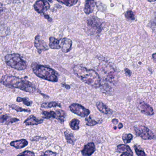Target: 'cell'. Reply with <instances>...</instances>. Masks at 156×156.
I'll list each match as a JSON object with an SVG mask.
<instances>
[{
	"instance_id": "1",
	"label": "cell",
	"mask_w": 156,
	"mask_h": 156,
	"mask_svg": "<svg viewBox=\"0 0 156 156\" xmlns=\"http://www.w3.org/2000/svg\"><path fill=\"white\" fill-rule=\"evenodd\" d=\"M0 83L9 88H18L24 92L33 93L36 90L35 86L29 81L12 75L3 76Z\"/></svg>"
},
{
	"instance_id": "2",
	"label": "cell",
	"mask_w": 156,
	"mask_h": 156,
	"mask_svg": "<svg viewBox=\"0 0 156 156\" xmlns=\"http://www.w3.org/2000/svg\"><path fill=\"white\" fill-rule=\"evenodd\" d=\"M76 75L84 83L97 88L101 86V79L99 74L93 70L87 69L81 65H76L73 68Z\"/></svg>"
},
{
	"instance_id": "3",
	"label": "cell",
	"mask_w": 156,
	"mask_h": 156,
	"mask_svg": "<svg viewBox=\"0 0 156 156\" xmlns=\"http://www.w3.org/2000/svg\"><path fill=\"white\" fill-rule=\"evenodd\" d=\"M31 67L34 73L40 78L50 82H57L58 81V74L50 67L41 65L36 63H33Z\"/></svg>"
},
{
	"instance_id": "4",
	"label": "cell",
	"mask_w": 156,
	"mask_h": 156,
	"mask_svg": "<svg viewBox=\"0 0 156 156\" xmlns=\"http://www.w3.org/2000/svg\"><path fill=\"white\" fill-rule=\"evenodd\" d=\"M98 73L101 77L108 82L112 83L115 81L117 74L113 66L105 62H102L99 64L98 68Z\"/></svg>"
},
{
	"instance_id": "5",
	"label": "cell",
	"mask_w": 156,
	"mask_h": 156,
	"mask_svg": "<svg viewBox=\"0 0 156 156\" xmlns=\"http://www.w3.org/2000/svg\"><path fill=\"white\" fill-rule=\"evenodd\" d=\"M5 62L9 66L17 70H25L27 68L26 62L19 54H8L5 57Z\"/></svg>"
},
{
	"instance_id": "6",
	"label": "cell",
	"mask_w": 156,
	"mask_h": 156,
	"mask_svg": "<svg viewBox=\"0 0 156 156\" xmlns=\"http://www.w3.org/2000/svg\"><path fill=\"white\" fill-rule=\"evenodd\" d=\"M136 135L144 140L155 139L154 133L147 127L141 125H137L134 127Z\"/></svg>"
},
{
	"instance_id": "7",
	"label": "cell",
	"mask_w": 156,
	"mask_h": 156,
	"mask_svg": "<svg viewBox=\"0 0 156 156\" xmlns=\"http://www.w3.org/2000/svg\"><path fill=\"white\" fill-rule=\"evenodd\" d=\"M70 111L72 113L77 115L81 117H86L89 115L90 113V110L85 108L80 104L74 103L69 106Z\"/></svg>"
},
{
	"instance_id": "8",
	"label": "cell",
	"mask_w": 156,
	"mask_h": 156,
	"mask_svg": "<svg viewBox=\"0 0 156 156\" xmlns=\"http://www.w3.org/2000/svg\"><path fill=\"white\" fill-rule=\"evenodd\" d=\"M34 8V10L39 13H44L50 8V4L47 1H38L36 2Z\"/></svg>"
},
{
	"instance_id": "9",
	"label": "cell",
	"mask_w": 156,
	"mask_h": 156,
	"mask_svg": "<svg viewBox=\"0 0 156 156\" xmlns=\"http://www.w3.org/2000/svg\"><path fill=\"white\" fill-rule=\"evenodd\" d=\"M101 25L100 22L94 18L90 19L87 22V27L88 29H89L88 30L90 31V33H97L98 30L100 31Z\"/></svg>"
},
{
	"instance_id": "10",
	"label": "cell",
	"mask_w": 156,
	"mask_h": 156,
	"mask_svg": "<svg viewBox=\"0 0 156 156\" xmlns=\"http://www.w3.org/2000/svg\"><path fill=\"white\" fill-rule=\"evenodd\" d=\"M137 107L140 112L144 115L151 116L154 114L153 108L145 102H140L138 105Z\"/></svg>"
},
{
	"instance_id": "11",
	"label": "cell",
	"mask_w": 156,
	"mask_h": 156,
	"mask_svg": "<svg viewBox=\"0 0 156 156\" xmlns=\"http://www.w3.org/2000/svg\"><path fill=\"white\" fill-rule=\"evenodd\" d=\"M95 150V146L94 142H90L84 146L81 152L83 156H91Z\"/></svg>"
},
{
	"instance_id": "12",
	"label": "cell",
	"mask_w": 156,
	"mask_h": 156,
	"mask_svg": "<svg viewBox=\"0 0 156 156\" xmlns=\"http://www.w3.org/2000/svg\"><path fill=\"white\" fill-rule=\"evenodd\" d=\"M43 122V119H39L34 115H31L24 121V123L27 126H37Z\"/></svg>"
},
{
	"instance_id": "13",
	"label": "cell",
	"mask_w": 156,
	"mask_h": 156,
	"mask_svg": "<svg viewBox=\"0 0 156 156\" xmlns=\"http://www.w3.org/2000/svg\"><path fill=\"white\" fill-rule=\"evenodd\" d=\"M34 46L37 48L39 52L47 51L48 49L45 43L41 39V37L39 35L35 37Z\"/></svg>"
},
{
	"instance_id": "14",
	"label": "cell",
	"mask_w": 156,
	"mask_h": 156,
	"mask_svg": "<svg viewBox=\"0 0 156 156\" xmlns=\"http://www.w3.org/2000/svg\"><path fill=\"white\" fill-rule=\"evenodd\" d=\"M72 44L73 43L70 39L66 38H63L61 41L60 47L63 52L67 53L72 49Z\"/></svg>"
},
{
	"instance_id": "15",
	"label": "cell",
	"mask_w": 156,
	"mask_h": 156,
	"mask_svg": "<svg viewBox=\"0 0 156 156\" xmlns=\"http://www.w3.org/2000/svg\"><path fill=\"white\" fill-rule=\"evenodd\" d=\"M29 144L28 140L24 139L19 140H14L10 143V145L14 147L17 149H20L25 147Z\"/></svg>"
},
{
	"instance_id": "16",
	"label": "cell",
	"mask_w": 156,
	"mask_h": 156,
	"mask_svg": "<svg viewBox=\"0 0 156 156\" xmlns=\"http://www.w3.org/2000/svg\"><path fill=\"white\" fill-rule=\"evenodd\" d=\"M96 105L98 110L103 114L109 115L113 113V111L103 102H98Z\"/></svg>"
},
{
	"instance_id": "17",
	"label": "cell",
	"mask_w": 156,
	"mask_h": 156,
	"mask_svg": "<svg viewBox=\"0 0 156 156\" xmlns=\"http://www.w3.org/2000/svg\"><path fill=\"white\" fill-rule=\"evenodd\" d=\"M95 6V2L94 1H87L86 2L85 5L84 10L85 13L88 15L93 12Z\"/></svg>"
},
{
	"instance_id": "18",
	"label": "cell",
	"mask_w": 156,
	"mask_h": 156,
	"mask_svg": "<svg viewBox=\"0 0 156 156\" xmlns=\"http://www.w3.org/2000/svg\"><path fill=\"white\" fill-rule=\"evenodd\" d=\"M117 152H123V153H127L133 155V152L130 149V147L127 145L120 144L117 147Z\"/></svg>"
},
{
	"instance_id": "19",
	"label": "cell",
	"mask_w": 156,
	"mask_h": 156,
	"mask_svg": "<svg viewBox=\"0 0 156 156\" xmlns=\"http://www.w3.org/2000/svg\"><path fill=\"white\" fill-rule=\"evenodd\" d=\"M56 117L55 119L58 120L61 124H63L65 120L66 114L63 110L61 109H57L55 111Z\"/></svg>"
},
{
	"instance_id": "20",
	"label": "cell",
	"mask_w": 156,
	"mask_h": 156,
	"mask_svg": "<svg viewBox=\"0 0 156 156\" xmlns=\"http://www.w3.org/2000/svg\"><path fill=\"white\" fill-rule=\"evenodd\" d=\"M60 41L55 39L54 37H51L50 38V43H49V46L51 49H59L60 47Z\"/></svg>"
},
{
	"instance_id": "21",
	"label": "cell",
	"mask_w": 156,
	"mask_h": 156,
	"mask_svg": "<svg viewBox=\"0 0 156 156\" xmlns=\"http://www.w3.org/2000/svg\"><path fill=\"white\" fill-rule=\"evenodd\" d=\"M62 107V105L60 103L56 102H49L44 103L41 105L42 108H51Z\"/></svg>"
},
{
	"instance_id": "22",
	"label": "cell",
	"mask_w": 156,
	"mask_h": 156,
	"mask_svg": "<svg viewBox=\"0 0 156 156\" xmlns=\"http://www.w3.org/2000/svg\"><path fill=\"white\" fill-rule=\"evenodd\" d=\"M64 135L67 143L72 145H74L75 141L74 134L72 133H70L67 131H66L64 132Z\"/></svg>"
},
{
	"instance_id": "23",
	"label": "cell",
	"mask_w": 156,
	"mask_h": 156,
	"mask_svg": "<svg viewBox=\"0 0 156 156\" xmlns=\"http://www.w3.org/2000/svg\"><path fill=\"white\" fill-rule=\"evenodd\" d=\"M41 114L43 115V118L45 119H55L56 117V113L53 111H43Z\"/></svg>"
},
{
	"instance_id": "24",
	"label": "cell",
	"mask_w": 156,
	"mask_h": 156,
	"mask_svg": "<svg viewBox=\"0 0 156 156\" xmlns=\"http://www.w3.org/2000/svg\"><path fill=\"white\" fill-rule=\"evenodd\" d=\"M80 121L77 119H74L70 121L69 126L73 130H78L79 129Z\"/></svg>"
},
{
	"instance_id": "25",
	"label": "cell",
	"mask_w": 156,
	"mask_h": 156,
	"mask_svg": "<svg viewBox=\"0 0 156 156\" xmlns=\"http://www.w3.org/2000/svg\"><path fill=\"white\" fill-rule=\"evenodd\" d=\"M9 107L12 109H13V110H15V111L18 112H28V113H30L31 112V110L30 109L23 108L20 107L16 105H13V104L10 105Z\"/></svg>"
},
{
	"instance_id": "26",
	"label": "cell",
	"mask_w": 156,
	"mask_h": 156,
	"mask_svg": "<svg viewBox=\"0 0 156 156\" xmlns=\"http://www.w3.org/2000/svg\"><path fill=\"white\" fill-rule=\"evenodd\" d=\"M133 138V135L131 134H124L122 136V140L126 144L130 143Z\"/></svg>"
},
{
	"instance_id": "27",
	"label": "cell",
	"mask_w": 156,
	"mask_h": 156,
	"mask_svg": "<svg viewBox=\"0 0 156 156\" xmlns=\"http://www.w3.org/2000/svg\"><path fill=\"white\" fill-rule=\"evenodd\" d=\"M17 101L18 102H22L24 105L27 106H30L32 104V102L31 101H30L27 98H22L20 97H18L17 98Z\"/></svg>"
},
{
	"instance_id": "28",
	"label": "cell",
	"mask_w": 156,
	"mask_h": 156,
	"mask_svg": "<svg viewBox=\"0 0 156 156\" xmlns=\"http://www.w3.org/2000/svg\"><path fill=\"white\" fill-rule=\"evenodd\" d=\"M85 120L86 121V125L89 126H94L99 124V122L98 121H96L95 119L91 118V116H89L88 118H86L85 119Z\"/></svg>"
},
{
	"instance_id": "29",
	"label": "cell",
	"mask_w": 156,
	"mask_h": 156,
	"mask_svg": "<svg viewBox=\"0 0 156 156\" xmlns=\"http://www.w3.org/2000/svg\"><path fill=\"white\" fill-rule=\"evenodd\" d=\"M58 2L60 3H63L67 7H71L75 5L78 2V1L69 0V1H58Z\"/></svg>"
},
{
	"instance_id": "30",
	"label": "cell",
	"mask_w": 156,
	"mask_h": 156,
	"mask_svg": "<svg viewBox=\"0 0 156 156\" xmlns=\"http://www.w3.org/2000/svg\"><path fill=\"white\" fill-rule=\"evenodd\" d=\"M125 17L126 20L129 21H134L135 20V16L133 12L131 11H128L125 13Z\"/></svg>"
},
{
	"instance_id": "31",
	"label": "cell",
	"mask_w": 156,
	"mask_h": 156,
	"mask_svg": "<svg viewBox=\"0 0 156 156\" xmlns=\"http://www.w3.org/2000/svg\"><path fill=\"white\" fill-rule=\"evenodd\" d=\"M17 156H35V154L33 151L27 150L18 154Z\"/></svg>"
},
{
	"instance_id": "32",
	"label": "cell",
	"mask_w": 156,
	"mask_h": 156,
	"mask_svg": "<svg viewBox=\"0 0 156 156\" xmlns=\"http://www.w3.org/2000/svg\"><path fill=\"white\" fill-rule=\"evenodd\" d=\"M19 121H20V119H19L17 118H12L10 116L7 121L5 122V125H9L10 124H13V123L18 122Z\"/></svg>"
},
{
	"instance_id": "33",
	"label": "cell",
	"mask_w": 156,
	"mask_h": 156,
	"mask_svg": "<svg viewBox=\"0 0 156 156\" xmlns=\"http://www.w3.org/2000/svg\"><path fill=\"white\" fill-rule=\"evenodd\" d=\"M135 151H136V154L138 156H146V153L144 152V151L142 150L139 149L136 146H135L134 147Z\"/></svg>"
},
{
	"instance_id": "34",
	"label": "cell",
	"mask_w": 156,
	"mask_h": 156,
	"mask_svg": "<svg viewBox=\"0 0 156 156\" xmlns=\"http://www.w3.org/2000/svg\"><path fill=\"white\" fill-rule=\"evenodd\" d=\"M57 153L48 150L43 153L41 156H56Z\"/></svg>"
},
{
	"instance_id": "35",
	"label": "cell",
	"mask_w": 156,
	"mask_h": 156,
	"mask_svg": "<svg viewBox=\"0 0 156 156\" xmlns=\"http://www.w3.org/2000/svg\"><path fill=\"white\" fill-rule=\"evenodd\" d=\"M9 116L7 115H2L0 117V123H5L9 118Z\"/></svg>"
},
{
	"instance_id": "36",
	"label": "cell",
	"mask_w": 156,
	"mask_h": 156,
	"mask_svg": "<svg viewBox=\"0 0 156 156\" xmlns=\"http://www.w3.org/2000/svg\"><path fill=\"white\" fill-rule=\"evenodd\" d=\"M46 139V138H44V137H41L39 136H34V137L32 139H31V140L32 141H38L40 140H44Z\"/></svg>"
},
{
	"instance_id": "37",
	"label": "cell",
	"mask_w": 156,
	"mask_h": 156,
	"mask_svg": "<svg viewBox=\"0 0 156 156\" xmlns=\"http://www.w3.org/2000/svg\"><path fill=\"white\" fill-rule=\"evenodd\" d=\"M44 15V17L46 19V20H48L49 22H51L52 21V20L50 18V16L48 15H45V14H43Z\"/></svg>"
},
{
	"instance_id": "38",
	"label": "cell",
	"mask_w": 156,
	"mask_h": 156,
	"mask_svg": "<svg viewBox=\"0 0 156 156\" xmlns=\"http://www.w3.org/2000/svg\"><path fill=\"white\" fill-rule=\"evenodd\" d=\"M112 122L114 125H115L118 124L119 121L116 119H113V120H112Z\"/></svg>"
},
{
	"instance_id": "39",
	"label": "cell",
	"mask_w": 156,
	"mask_h": 156,
	"mask_svg": "<svg viewBox=\"0 0 156 156\" xmlns=\"http://www.w3.org/2000/svg\"><path fill=\"white\" fill-rule=\"evenodd\" d=\"M125 72H126V74L127 75L129 76H130V71H129L128 69H126L125 70Z\"/></svg>"
},
{
	"instance_id": "40",
	"label": "cell",
	"mask_w": 156,
	"mask_h": 156,
	"mask_svg": "<svg viewBox=\"0 0 156 156\" xmlns=\"http://www.w3.org/2000/svg\"><path fill=\"white\" fill-rule=\"evenodd\" d=\"M120 156H133L132 154H129L127 153H123V154H121Z\"/></svg>"
},
{
	"instance_id": "41",
	"label": "cell",
	"mask_w": 156,
	"mask_h": 156,
	"mask_svg": "<svg viewBox=\"0 0 156 156\" xmlns=\"http://www.w3.org/2000/svg\"><path fill=\"white\" fill-rule=\"evenodd\" d=\"M3 5H2V3H1V2H0V13H1V12H2V11H3Z\"/></svg>"
},
{
	"instance_id": "42",
	"label": "cell",
	"mask_w": 156,
	"mask_h": 156,
	"mask_svg": "<svg viewBox=\"0 0 156 156\" xmlns=\"http://www.w3.org/2000/svg\"><path fill=\"white\" fill-rule=\"evenodd\" d=\"M123 127V124L122 123H119V124H118V127L119 129H121V128H122Z\"/></svg>"
},
{
	"instance_id": "43",
	"label": "cell",
	"mask_w": 156,
	"mask_h": 156,
	"mask_svg": "<svg viewBox=\"0 0 156 156\" xmlns=\"http://www.w3.org/2000/svg\"><path fill=\"white\" fill-rule=\"evenodd\" d=\"M64 87H65V88H67V89H69L70 88V86H69L67 85H62Z\"/></svg>"
},
{
	"instance_id": "44",
	"label": "cell",
	"mask_w": 156,
	"mask_h": 156,
	"mask_svg": "<svg viewBox=\"0 0 156 156\" xmlns=\"http://www.w3.org/2000/svg\"><path fill=\"white\" fill-rule=\"evenodd\" d=\"M152 57H153V59H154V61H155V59H156V55H155V54H153V55H152Z\"/></svg>"
},
{
	"instance_id": "45",
	"label": "cell",
	"mask_w": 156,
	"mask_h": 156,
	"mask_svg": "<svg viewBox=\"0 0 156 156\" xmlns=\"http://www.w3.org/2000/svg\"><path fill=\"white\" fill-rule=\"evenodd\" d=\"M0 152H1V150H0Z\"/></svg>"
}]
</instances>
